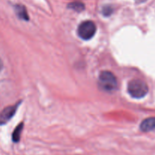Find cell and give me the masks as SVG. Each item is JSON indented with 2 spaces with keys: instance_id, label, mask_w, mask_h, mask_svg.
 I'll return each instance as SVG.
<instances>
[{
  "instance_id": "obj_1",
  "label": "cell",
  "mask_w": 155,
  "mask_h": 155,
  "mask_svg": "<svg viewBox=\"0 0 155 155\" xmlns=\"http://www.w3.org/2000/svg\"><path fill=\"white\" fill-rule=\"evenodd\" d=\"M98 86L105 92H113L117 88V80L110 71H102L98 77Z\"/></svg>"
},
{
  "instance_id": "obj_7",
  "label": "cell",
  "mask_w": 155,
  "mask_h": 155,
  "mask_svg": "<svg viewBox=\"0 0 155 155\" xmlns=\"http://www.w3.org/2000/svg\"><path fill=\"white\" fill-rule=\"evenodd\" d=\"M23 126L24 124L21 123L19 125L17 126V127L15 128V130H14L13 133H12V140L15 142H18L20 140V138H21V133H22L23 130Z\"/></svg>"
},
{
  "instance_id": "obj_9",
  "label": "cell",
  "mask_w": 155,
  "mask_h": 155,
  "mask_svg": "<svg viewBox=\"0 0 155 155\" xmlns=\"http://www.w3.org/2000/svg\"><path fill=\"white\" fill-rule=\"evenodd\" d=\"M112 12H113V9L110 7H109V6L104 7V8H103V14H104V15H105V16H109V15H110Z\"/></svg>"
},
{
  "instance_id": "obj_8",
  "label": "cell",
  "mask_w": 155,
  "mask_h": 155,
  "mask_svg": "<svg viewBox=\"0 0 155 155\" xmlns=\"http://www.w3.org/2000/svg\"><path fill=\"white\" fill-rule=\"evenodd\" d=\"M69 8L76 12H81L85 8V6L81 2H72L69 5Z\"/></svg>"
},
{
  "instance_id": "obj_4",
  "label": "cell",
  "mask_w": 155,
  "mask_h": 155,
  "mask_svg": "<svg viewBox=\"0 0 155 155\" xmlns=\"http://www.w3.org/2000/svg\"><path fill=\"white\" fill-rule=\"evenodd\" d=\"M19 104L20 103L15 104V105L6 107L0 112V125H4V124H7L13 117L15 114L16 113Z\"/></svg>"
},
{
  "instance_id": "obj_2",
  "label": "cell",
  "mask_w": 155,
  "mask_h": 155,
  "mask_svg": "<svg viewBox=\"0 0 155 155\" xmlns=\"http://www.w3.org/2000/svg\"><path fill=\"white\" fill-rule=\"evenodd\" d=\"M127 90L129 94L134 98H144L148 92L146 83L141 80H133L128 83Z\"/></svg>"
},
{
  "instance_id": "obj_5",
  "label": "cell",
  "mask_w": 155,
  "mask_h": 155,
  "mask_svg": "<svg viewBox=\"0 0 155 155\" xmlns=\"http://www.w3.org/2000/svg\"><path fill=\"white\" fill-rule=\"evenodd\" d=\"M140 129L142 132H148L155 130V117H149L142 121L140 125Z\"/></svg>"
},
{
  "instance_id": "obj_3",
  "label": "cell",
  "mask_w": 155,
  "mask_h": 155,
  "mask_svg": "<svg viewBox=\"0 0 155 155\" xmlns=\"http://www.w3.org/2000/svg\"><path fill=\"white\" fill-rule=\"evenodd\" d=\"M96 32V26L95 23L91 21L82 22L77 29L78 36L83 40H89L92 39Z\"/></svg>"
},
{
  "instance_id": "obj_10",
  "label": "cell",
  "mask_w": 155,
  "mask_h": 155,
  "mask_svg": "<svg viewBox=\"0 0 155 155\" xmlns=\"http://www.w3.org/2000/svg\"><path fill=\"white\" fill-rule=\"evenodd\" d=\"M2 68H3V64H2V61H1V59H0V71H2Z\"/></svg>"
},
{
  "instance_id": "obj_6",
  "label": "cell",
  "mask_w": 155,
  "mask_h": 155,
  "mask_svg": "<svg viewBox=\"0 0 155 155\" xmlns=\"http://www.w3.org/2000/svg\"><path fill=\"white\" fill-rule=\"evenodd\" d=\"M15 11H16V14L19 18L25 20V21H27V20L29 19L27 10H26V8L24 6L16 5V7H15Z\"/></svg>"
}]
</instances>
